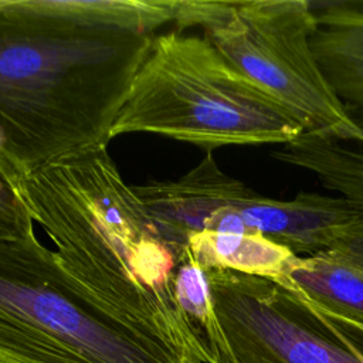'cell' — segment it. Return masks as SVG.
<instances>
[{
  "instance_id": "6da1fadb",
  "label": "cell",
  "mask_w": 363,
  "mask_h": 363,
  "mask_svg": "<svg viewBox=\"0 0 363 363\" xmlns=\"http://www.w3.org/2000/svg\"><path fill=\"white\" fill-rule=\"evenodd\" d=\"M152 40L0 0V167L31 174L108 146Z\"/></svg>"
},
{
  "instance_id": "7a4b0ae2",
  "label": "cell",
  "mask_w": 363,
  "mask_h": 363,
  "mask_svg": "<svg viewBox=\"0 0 363 363\" xmlns=\"http://www.w3.org/2000/svg\"><path fill=\"white\" fill-rule=\"evenodd\" d=\"M0 363H201L179 316L75 281L35 233L0 237Z\"/></svg>"
},
{
  "instance_id": "3957f363",
  "label": "cell",
  "mask_w": 363,
  "mask_h": 363,
  "mask_svg": "<svg viewBox=\"0 0 363 363\" xmlns=\"http://www.w3.org/2000/svg\"><path fill=\"white\" fill-rule=\"evenodd\" d=\"M153 133L207 153L224 146L286 145L303 129L206 38L153 35L111 138Z\"/></svg>"
},
{
  "instance_id": "277c9868",
  "label": "cell",
  "mask_w": 363,
  "mask_h": 363,
  "mask_svg": "<svg viewBox=\"0 0 363 363\" xmlns=\"http://www.w3.org/2000/svg\"><path fill=\"white\" fill-rule=\"evenodd\" d=\"M183 28L206 38L240 72L261 86L303 133L363 146V126L328 84L311 45L316 27L308 0H186Z\"/></svg>"
},
{
  "instance_id": "5b68a950",
  "label": "cell",
  "mask_w": 363,
  "mask_h": 363,
  "mask_svg": "<svg viewBox=\"0 0 363 363\" xmlns=\"http://www.w3.org/2000/svg\"><path fill=\"white\" fill-rule=\"evenodd\" d=\"M223 363H363L296 294L274 281L206 271Z\"/></svg>"
},
{
  "instance_id": "8992f818",
  "label": "cell",
  "mask_w": 363,
  "mask_h": 363,
  "mask_svg": "<svg viewBox=\"0 0 363 363\" xmlns=\"http://www.w3.org/2000/svg\"><path fill=\"white\" fill-rule=\"evenodd\" d=\"M315 13V58L333 92L363 126V9L330 3Z\"/></svg>"
},
{
  "instance_id": "52a82bcc",
  "label": "cell",
  "mask_w": 363,
  "mask_h": 363,
  "mask_svg": "<svg viewBox=\"0 0 363 363\" xmlns=\"http://www.w3.org/2000/svg\"><path fill=\"white\" fill-rule=\"evenodd\" d=\"M278 285L322 309L363 323V267L337 254L295 255Z\"/></svg>"
},
{
  "instance_id": "ba28073f",
  "label": "cell",
  "mask_w": 363,
  "mask_h": 363,
  "mask_svg": "<svg viewBox=\"0 0 363 363\" xmlns=\"http://www.w3.org/2000/svg\"><path fill=\"white\" fill-rule=\"evenodd\" d=\"M288 247L258 233L200 231L187 238L186 258L204 271L220 268L279 284L295 258Z\"/></svg>"
},
{
  "instance_id": "9c48e42d",
  "label": "cell",
  "mask_w": 363,
  "mask_h": 363,
  "mask_svg": "<svg viewBox=\"0 0 363 363\" xmlns=\"http://www.w3.org/2000/svg\"><path fill=\"white\" fill-rule=\"evenodd\" d=\"M26 11L75 23L153 35L176 20L179 0H16Z\"/></svg>"
},
{
  "instance_id": "30bf717a",
  "label": "cell",
  "mask_w": 363,
  "mask_h": 363,
  "mask_svg": "<svg viewBox=\"0 0 363 363\" xmlns=\"http://www.w3.org/2000/svg\"><path fill=\"white\" fill-rule=\"evenodd\" d=\"M271 156L315 174L325 189L339 193V197L363 211V146L302 133L272 150Z\"/></svg>"
},
{
  "instance_id": "8fae6325",
  "label": "cell",
  "mask_w": 363,
  "mask_h": 363,
  "mask_svg": "<svg viewBox=\"0 0 363 363\" xmlns=\"http://www.w3.org/2000/svg\"><path fill=\"white\" fill-rule=\"evenodd\" d=\"M174 298L200 362L223 363L221 337L206 271L190 258H186L177 268Z\"/></svg>"
},
{
  "instance_id": "7c38bea8",
  "label": "cell",
  "mask_w": 363,
  "mask_h": 363,
  "mask_svg": "<svg viewBox=\"0 0 363 363\" xmlns=\"http://www.w3.org/2000/svg\"><path fill=\"white\" fill-rule=\"evenodd\" d=\"M31 233H34L33 220L0 179V237H26Z\"/></svg>"
},
{
  "instance_id": "4fadbf2b",
  "label": "cell",
  "mask_w": 363,
  "mask_h": 363,
  "mask_svg": "<svg viewBox=\"0 0 363 363\" xmlns=\"http://www.w3.org/2000/svg\"><path fill=\"white\" fill-rule=\"evenodd\" d=\"M325 251L363 267V214L356 221L337 230Z\"/></svg>"
},
{
  "instance_id": "5bb4252c",
  "label": "cell",
  "mask_w": 363,
  "mask_h": 363,
  "mask_svg": "<svg viewBox=\"0 0 363 363\" xmlns=\"http://www.w3.org/2000/svg\"><path fill=\"white\" fill-rule=\"evenodd\" d=\"M299 296V295H298ZM308 306H311L354 352H357L363 357V323L346 319L336 313H332L326 309L319 308L318 305L306 301L299 296Z\"/></svg>"
}]
</instances>
